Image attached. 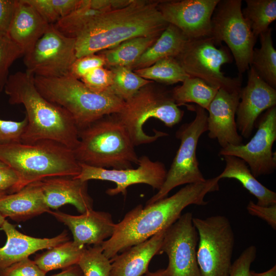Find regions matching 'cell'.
Instances as JSON below:
<instances>
[{"instance_id":"obj_43","label":"cell","mask_w":276,"mask_h":276,"mask_svg":"<svg viewBox=\"0 0 276 276\" xmlns=\"http://www.w3.org/2000/svg\"><path fill=\"white\" fill-rule=\"evenodd\" d=\"M31 6L48 24H55L60 19L51 0H25Z\"/></svg>"},{"instance_id":"obj_51","label":"cell","mask_w":276,"mask_h":276,"mask_svg":"<svg viewBox=\"0 0 276 276\" xmlns=\"http://www.w3.org/2000/svg\"><path fill=\"white\" fill-rule=\"evenodd\" d=\"M7 194H8L7 192H6L4 191L0 190V198Z\"/></svg>"},{"instance_id":"obj_29","label":"cell","mask_w":276,"mask_h":276,"mask_svg":"<svg viewBox=\"0 0 276 276\" xmlns=\"http://www.w3.org/2000/svg\"><path fill=\"white\" fill-rule=\"evenodd\" d=\"M272 29L269 28L260 35V47L254 48L250 67L268 84L276 88V51L271 36Z\"/></svg>"},{"instance_id":"obj_26","label":"cell","mask_w":276,"mask_h":276,"mask_svg":"<svg viewBox=\"0 0 276 276\" xmlns=\"http://www.w3.org/2000/svg\"><path fill=\"white\" fill-rule=\"evenodd\" d=\"M188 38L177 27L168 24L156 40L130 68L132 71L147 67L167 57H177Z\"/></svg>"},{"instance_id":"obj_21","label":"cell","mask_w":276,"mask_h":276,"mask_svg":"<svg viewBox=\"0 0 276 276\" xmlns=\"http://www.w3.org/2000/svg\"><path fill=\"white\" fill-rule=\"evenodd\" d=\"M45 202L49 209L73 205L81 214L93 209V200L88 193L87 181L71 176H57L41 180Z\"/></svg>"},{"instance_id":"obj_4","label":"cell","mask_w":276,"mask_h":276,"mask_svg":"<svg viewBox=\"0 0 276 276\" xmlns=\"http://www.w3.org/2000/svg\"><path fill=\"white\" fill-rule=\"evenodd\" d=\"M0 161L18 176L17 192L47 178L76 176L81 170L72 149L49 140L0 145Z\"/></svg>"},{"instance_id":"obj_38","label":"cell","mask_w":276,"mask_h":276,"mask_svg":"<svg viewBox=\"0 0 276 276\" xmlns=\"http://www.w3.org/2000/svg\"><path fill=\"white\" fill-rule=\"evenodd\" d=\"M105 66V60L102 55L98 53L88 55L77 58L68 75L80 80L91 71Z\"/></svg>"},{"instance_id":"obj_5","label":"cell","mask_w":276,"mask_h":276,"mask_svg":"<svg viewBox=\"0 0 276 276\" xmlns=\"http://www.w3.org/2000/svg\"><path fill=\"white\" fill-rule=\"evenodd\" d=\"M73 150L79 163L108 169L132 168L139 157L128 132L116 114L104 116L79 130Z\"/></svg>"},{"instance_id":"obj_16","label":"cell","mask_w":276,"mask_h":276,"mask_svg":"<svg viewBox=\"0 0 276 276\" xmlns=\"http://www.w3.org/2000/svg\"><path fill=\"white\" fill-rule=\"evenodd\" d=\"M220 0L159 1L164 20L177 27L188 39L210 36L211 20Z\"/></svg>"},{"instance_id":"obj_7","label":"cell","mask_w":276,"mask_h":276,"mask_svg":"<svg viewBox=\"0 0 276 276\" xmlns=\"http://www.w3.org/2000/svg\"><path fill=\"white\" fill-rule=\"evenodd\" d=\"M150 83L141 88L131 98L125 101L117 116L128 132L134 145L152 143L168 133L154 130V135L147 134L143 126L151 118L172 127L181 120L184 112L176 104L171 91Z\"/></svg>"},{"instance_id":"obj_12","label":"cell","mask_w":276,"mask_h":276,"mask_svg":"<svg viewBox=\"0 0 276 276\" xmlns=\"http://www.w3.org/2000/svg\"><path fill=\"white\" fill-rule=\"evenodd\" d=\"M77 59L75 39L50 25L32 50L24 55L26 71L34 76L60 77L68 74Z\"/></svg>"},{"instance_id":"obj_41","label":"cell","mask_w":276,"mask_h":276,"mask_svg":"<svg viewBox=\"0 0 276 276\" xmlns=\"http://www.w3.org/2000/svg\"><path fill=\"white\" fill-rule=\"evenodd\" d=\"M257 248L250 245L232 264L229 276H250V266L255 260Z\"/></svg>"},{"instance_id":"obj_24","label":"cell","mask_w":276,"mask_h":276,"mask_svg":"<svg viewBox=\"0 0 276 276\" xmlns=\"http://www.w3.org/2000/svg\"><path fill=\"white\" fill-rule=\"evenodd\" d=\"M49 26L25 0H18L7 34L25 55L32 50Z\"/></svg>"},{"instance_id":"obj_15","label":"cell","mask_w":276,"mask_h":276,"mask_svg":"<svg viewBox=\"0 0 276 276\" xmlns=\"http://www.w3.org/2000/svg\"><path fill=\"white\" fill-rule=\"evenodd\" d=\"M79 164L80 172L74 177L84 181L96 179L114 182L116 184L115 188L106 191V193L110 196L120 193L125 195L129 186L139 183L147 184L154 189L159 190L165 180L167 173L162 162L153 161L146 155L139 157L138 167L135 169H109L81 163Z\"/></svg>"},{"instance_id":"obj_39","label":"cell","mask_w":276,"mask_h":276,"mask_svg":"<svg viewBox=\"0 0 276 276\" xmlns=\"http://www.w3.org/2000/svg\"><path fill=\"white\" fill-rule=\"evenodd\" d=\"M27 123L26 117L21 121L0 119V145L21 142Z\"/></svg>"},{"instance_id":"obj_49","label":"cell","mask_w":276,"mask_h":276,"mask_svg":"<svg viewBox=\"0 0 276 276\" xmlns=\"http://www.w3.org/2000/svg\"><path fill=\"white\" fill-rule=\"evenodd\" d=\"M142 276H170L166 269H159L155 272L147 271Z\"/></svg>"},{"instance_id":"obj_48","label":"cell","mask_w":276,"mask_h":276,"mask_svg":"<svg viewBox=\"0 0 276 276\" xmlns=\"http://www.w3.org/2000/svg\"><path fill=\"white\" fill-rule=\"evenodd\" d=\"M250 276H276V265L263 272L258 273L250 270Z\"/></svg>"},{"instance_id":"obj_30","label":"cell","mask_w":276,"mask_h":276,"mask_svg":"<svg viewBox=\"0 0 276 276\" xmlns=\"http://www.w3.org/2000/svg\"><path fill=\"white\" fill-rule=\"evenodd\" d=\"M218 90L199 78L190 77L172 89L171 94L178 106L194 103L206 110Z\"/></svg>"},{"instance_id":"obj_25","label":"cell","mask_w":276,"mask_h":276,"mask_svg":"<svg viewBox=\"0 0 276 276\" xmlns=\"http://www.w3.org/2000/svg\"><path fill=\"white\" fill-rule=\"evenodd\" d=\"M225 162L223 171L217 176L239 181L242 186L257 199V204L269 206L276 204V193L260 182L251 173L242 159L231 155L223 156Z\"/></svg>"},{"instance_id":"obj_47","label":"cell","mask_w":276,"mask_h":276,"mask_svg":"<svg viewBox=\"0 0 276 276\" xmlns=\"http://www.w3.org/2000/svg\"><path fill=\"white\" fill-rule=\"evenodd\" d=\"M52 276H83V274L79 266L76 264L63 269L60 272Z\"/></svg>"},{"instance_id":"obj_42","label":"cell","mask_w":276,"mask_h":276,"mask_svg":"<svg viewBox=\"0 0 276 276\" xmlns=\"http://www.w3.org/2000/svg\"><path fill=\"white\" fill-rule=\"evenodd\" d=\"M246 209L249 214L263 219L273 229H276V204L262 206L250 200Z\"/></svg>"},{"instance_id":"obj_22","label":"cell","mask_w":276,"mask_h":276,"mask_svg":"<svg viewBox=\"0 0 276 276\" xmlns=\"http://www.w3.org/2000/svg\"><path fill=\"white\" fill-rule=\"evenodd\" d=\"M167 228L147 240L131 246L110 259V276H142L148 271L149 264L159 254Z\"/></svg>"},{"instance_id":"obj_50","label":"cell","mask_w":276,"mask_h":276,"mask_svg":"<svg viewBox=\"0 0 276 276\" xmlns=\"http://www.w3.org/2000/svg\"><path fill=\"white\" fill-rule=\"evenodd\" d=\"M5 218L0 214V227L5 220Z\"/></svg>"},{"instance_id":"obj_44","label":"cell","mask_w":276,"mask_h":276,"mask_svg":"<svg viewBox=\"0 0 276 276\" xmlns=\"http://www.w3.org/2000/svg\"><path fill=\"white\" fill-rule=\"evenodd\" d=\"M18 0H0V33L7 34Z\"/></svg>"},{"instance_id":"obj_14","label":"cell","mask_w":276,"mask_h":276,"mask_svg":"<svg viewBox=\"0 0 276 276\" xmlns=\"http://www.w3.org/2000/svg\"><path fill=\"white\" fill-rule=\"evenodd\" d=\"M193 215L187 212L165 231L159 253L168 257L170 276H201L197 260L198 234Z\"/></svg>"},{"instance_id":"obj_3","label":"cell","mask_w":276,"mask_h":276,"mask_svg":"<svg viewBox=\"0 0 276 276\" xmlns=\"http://www.w3.org/2000/svg\"><path fill=\"white\" fill-rule=\"evenodd\" d=\"M12 105L22 104L28 123L21 142L49 140L74 150L79 143L78 129L71 114L45 99L36 88L34 76L26 71L10 75L4 89Z\"/></svg>"},{"instance_id":"obj_45","label":"cell","mask_w":276,"mask_h":276,"mask_svg":"<svg viewBox=\"0 0 276 276\" xmlns=\"http://www.w3.org/2000/svg\"><path fill=\"white\" fill-rule=\"evenodd\" d=\"M19 178L16 173L10 168H0V190L10 194L17 192Z\"/></svg>"},{"instance_id":"obj_8","label":"cell","mask_w":276,"mask_h":276,"mask_svg":"<svg viewBox=\"0 0 276 276\" xmlns=\"http://www.w3.org/2000/svg\"><path fill=\"white\" fill-rule=\"evenodd\" d=\"M191 108L195 111V118L182 124L176 132V137L180 141L178 149L167 171L163 186L148 200L146 205L166 197L172 190L178 186L206 180L199 168L196 150L199 138L208 131V113L198 105Z\"/></svg>"},{"instance_id":"obj_33","label":"cell","mask_w":276,"mask_h":276,"mask_svg":"<svg viewBox=\"0 0 276 276\" xmlns=\"http://www.w3.org/2000/svg\"><path fill=\"white\" fill-rule=\"evenodd\" d=\"M108 68L112 74V81L109 91L125 102L131 98L143 87L153 82L144 79L127 67Z\"/></svg>"},{"instance_id":"obj_23","label":"cell","mask_w":276,"mask_h":276,"mask_svg":"<svg viewBox=\"0 0 276 276\" xmlns=\"http://www.w3.org/2000/svg\"><path fill=\"white\" fill-rule=\"evenodd\" d=\"M49 211L41 181L31 183L18 192L0 198V214L16 221L27 220Z\"/></svg>"},{"instance_id":"obj_13","label":"cell","mask_w":276,"mask_h":276,"mask_svg":"<svg viewBox=\"0 0 276 276\" xmlns=\"http://www.w3.org/2000/svg\"><path fill=\"white\" fill-rule=\"evenodd\" d=\"M257 131L246 144L229 145L221 148L218 155H231L243 160L256 177L273 173L276 169V155L272 146L276 140V107L266 110L258 119Z\"/></svg>"},{"instance_id":"obj_35","label":"cell","mask_w":276,"mask_h":276,"mask_svg":"<svg viewBox=\"0 0 276 276\" xmlns=\"http://www.w3.org/2000/svg\"><path fill=\"white\" fill-rule=\"evenodd\" d=\"M77 265L83 276H110L111 262L104 255L101 245L86 246Z\"/></svg>"},{"instance_id":"obj_34","label":"cell","mask_w":276,"mask_h":276,"mask_svg":"<svg viewBox=\"0 0 276 276\" xmlns=\"http://www.w3.org/2000/svg\"><path fill=\"white\" fill-rule=\"evenodd\" d=\"M106 11H107L93 9L89 6L88 0H81L77 9L53 25L63 35L75 38L94 18Z\"/></svg>"},{"instance_id":"obj_37","label":"cell","mask_w":276,"mask_h":276,"mask_svg":"<svg viewBox=\"0 0 276 276\" xmlns=\"http://www.w3.org/2000/svg\"><path fill=\"white\" fill-rule=\"evenodd\" d=\"M80 80L93 92H109L112 81V74L109 68L105 66L100 67L89 72Z\"/></svg>"},{"instance_id":"obj_11","label":"cell","mask_w":276,"mask_h":276,"mask_svg":"<svg viewBox=\"0 0 276 276\" xmlns=\"http://www.w3.org/2000/svg\"><path fill=\"white\" fill-rule=\"evenodd\" d=\"M241 5V0H220L212 15L210 36L219 43L225 42L241 74L249 68L257 39L243 15Z\"/></svg>"},{"instance_id":"obj_19","label":"cell","mask_w":276,"mask_h":276,"mask_svg":"<svg viewBox=\"0 0 276 276\" xmlns=\"http://www.w3.org/2000/svg\"><path fill=\"white\" fill-rule=\"evenodd\" d=\"M48 213L68 227L73 241L80 246L101 245L111 237L114 229L116 223L108 212L91 209L80 215L50 210Z\"/></svg>"},{"instance_id":"obj_20","label":"cell","mask_w":276,"mask_h":276,"mask_svg":"<svg viewBox=\"0 0 276 276\" xmlns=\"http://www.w3.org/2000/svg\"><path fill=\"white\" fill-rule=\"evenodd\" d=\"M7 236L5 244L0 247V268L9 267L43 249H49L69 241L66 231L52 238H36L22 234L5 220L1 227Z\"/></svg>"},{"instance_id":"obj_18","label":"cell","mask_w":276,"mask_h":276,"mask_svg":"<svg viewBox=\"0 0 276 276\" xmlns=\"http://www.w3.org/2000/svg\"><path fill=\"white\" fill-rule=\"evenodd\" d=\"M240 90L218 89L206 110L208 136L217 140L221 148L243 144L236 122Z\"/></svg>"},{"instance_id":"obj_17","label":"cell","mask_w":276,"mask_h":276,"mask_svg":"<svg viewBox=\"0 0 276 276\" xmlns=\"http://www.w3.org/2000/svg\"><path fill=\"white\" fill-rule=\"evenodd\" d=\"M276 90L249 67L246 85L241 88L236 114L237 129L242 137L249 138L261 114L275 106Z\"/></svg>"},{"instance_id":"obj_36","label":"cell","mask_w":276,"mask_h":276,"mask_svg":"<svg viewBox=\"0 0 276 276\" xmlns=\"http://www.w3.org/2000/svg\"><path fill=\"white\" fill-rule=\"evenodd\" d=\"M22 55L23 51L8 34L0 33V92L4 89L10 66Z\"/></svg>"},{"instance_id":"obj_32","label":"cell","mask_w":276,"mask_h":276,"mask_svg":"<svg viewBox=\"0 0 276 276\" xmlns=\"http://www.w3.org/2000/svg\"><path fill=\"white\" fill-rule=\"evenodd\" d=\"M243 15L254 36L258 38L276 19L275 0H246Z\"/></svg>"},{"instance_id":"obj_28","label":"cell","mask_w":276,"mask_h":276,"mask_svg":"<svg viewBox=\"0 0 276 276\" xmlns=\"http://www.w3.org/2000/svg\"><path fill=\"white\" fill-rule=\"evenodd\" d=\"M86 246H80L73 241H67L37 255L34 261L46 273L64 269L77 264Z\"/></svg>"},{"instance_id":"obj_52","label":"cell","mask_w":276,"mask_h":276,"mask_svg":"<svg viewBox=\"0 0 276 276\" xmlns=\"http://www.w3.org/2000/svg\"><path fill=\"white\" fill-rule=\"evenodd\" d=\"M5 167H7V166L5 164H4L3 163L0 161V168Z\"/></svg>"},{"instance_id":"obj_10","label":"cell","mask_w":276,"mask_h":276,"mask_svg":"<svg viewBox=\"0 0 276 276\" xmlns=\"http://www.w3.org/2000/svg\"><path fill=\"white\" fill-rule=\"evenodd\" d=\"M198 234L197 260L201 276H229L235 235L228 219L215 215L193 218Z\"/></svg>"},{"instance_id":"obj_31","label":"cell","mask_w":276,"mask_h":276,"mask_svg":"<svg viewBox=\"0 0 276 276\" xmlns=\"http://www.w3.org/2000/svg\"><path fill=\"white\" fill-rule=\"evenodd\" d=\"M133 71L144 79L166 84L182 82L190 77L173 57L162 59L151 66Z\"/></svg>"},{"instance_id":"obj_27","label":"cell","mask_w":276,"mask_h":276,"mask_svg":"<svg viewBox=\"0 0 276 276\" xmlns=\"http://www.w3.org/2000/svg\"><path fill=\"white\" fill-rule=\"evenodd\" d=\"M160 35L132 38L98 53L104 58L107 68L124 66L130 68Z\"/></svg>"},{"instance_id":"obj_46","label":"cell","mask_w":276,"mask_h":276,"mask_svg":"<svg viewBox=\"0 0 276 276\" xmlns=\"http://www.w3.org/2000/svg\"><path fill=\"white\" fill-rule=\"evenodd\" d=\"M54 9L60 19L63 18L77 9L81 0H51Z\"/></svg>"},{"instance_id":"obj_6","label":"cell","mask_w":276,"mask_h":276,"mask_svg":"<svg viewBox=\"0 0 276 276\" xmlns=\"http://www.w3.org/2000/svg\"><path fill=\"white\" fill-rule=\"evenodd\" d=\"M34 81L43 97L71 114L78 130L104 116L118 113L124 105L125 101L114 95L93 92L69 75L54 78L35 76Z\"/></svg>"},{"instance_id":"obj_1","label":"cell","mask_w":276,"mask_h":276,"mask_svg":"<svg viewBox=\"0 0 276 276\" xmlns=\"http://www.w3.org/2000/svg\"><path fill=\"white\" fill-rule=\"evenodd\" d=\"M217 176L203 182L186 185L176 193L143 207L139 204L116 223L110 238L101 245L109 259L132 246L143 242L161 230L167 228L191 204L205 205V195L219 189Z\"/></svg>"},{"instance_id":"obj_2","label":"cell","mask_w":276,"mask_h":276,"mask_svg":"<svg viewBox=\"0 0 276 276\" xmlns=\"http://www.w3.org/2000/svg\"><path fill=\"white\" fill-rule=\"evenodd\" d=\"M159 1L132 0L125 7L96 16L75 38L77 58L132 38L161 34L168 24L158 9Z\"/></svg>"},{"instance_id":"obj_40","label":"cell","mask_w":276,"mask_h":276,"mask_svg":"<svg viewBox=\"0 0 276 276\" xmlns=\"http://www.w3.org/2000/svg\"><path fill=\"white\" fill-rule=\"evenodd\" d=\"M46 273L29 258L0 268V276H45Z\"/></svg>"},{"instance_id":"obj_9","label":"cell","mask_w":276,"mask_h":276,"mask_svg":"<svg viewBox=\"0 0 276 276\" xmlns=\"http://www.w3.org/2000/svg\"><path fill=\"white\" fill-rule=\"evenodd\" d=\"M219 44L211 36L188 39L175 59L190 77L199 78L218 89L239 90L241 78L225 76L221 71L223 64L232 62L233 56L228 48L218 47Z\"/></svg>"}]
</instances>
